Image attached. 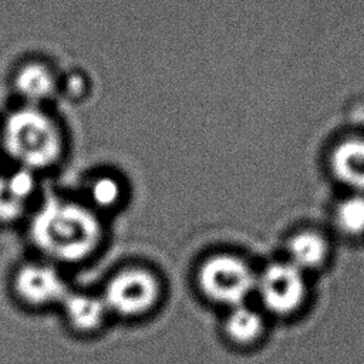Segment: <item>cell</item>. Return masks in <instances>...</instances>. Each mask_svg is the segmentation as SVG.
I'll list each match as a JSON object with an SVG mask.
<instances>
[{"instance_id": "1", "label": "cell", "mask_w": 364, "mask_h": 364, "mask_svg": "<svg viewBox=\"0 0 364 364\" xmlns=\"http://www.w3.org/2000/svg\"><path fill=\"white\" fill-rule=\"evenodd\" d=\"M101 222L92 206L71 199H46L30 220V237L47 256L63 262H78L100 245Z\"/></svg>"}, {"instance_id": "3", "label": "cell", "mask_w": 364, "mask_h": 364, "mask_svg": "<svg viewBox=\"0 0 364 364\" xmlns=\"http://www.w3.org/2000/svg\"><path fill=\"white\" fill-rule=\"evenodd\" d=\"M198 283L213 301L239 306L256 287V276L249 264L232 255H215L206 259L198 273Z\"/></svg>"}, {"instance_id": "5", "label": "cell", "mask_w": 364, "mask_h": 364, "mask_svg": "<svg viewBox=\"0 0 364 364\" xmlns=\"http://www.w3.org/2000/svg\"><path fill=\"white\" fill-rule=\"evenodd\" d=\"M158 291L159 284L152 273L142 269H128L108 282L102 300L111 311L122 316H136L154 306Z\"/></svg>"}, {"instance_id": "13", "label": "cell", "mask_w": 364, "mask_h": 364, "mask_svg": "<svg viewBox=\"0 0 364 364\" xmlns=\"http://www.w3.org/2000/svg\"><path fill=\"white\" fill-rule=\"evenodd\" d=\"M336 222L338 229L347 235L364 233V195L355 193L344 199L337 206Z\"/></svg>"}, {"instance_id": "4", "label": "cell", "mask_w": 364, "mask_h": 364, "mask_svg": "<svg viewBox=\"0 0 364 364\" xmlns=\"http://www.w3.org/2000/svg\"><path fill=\"white\" fill-rule=\"evenodd\" d=\"M263 306L273 314L287 316L296 311L306 297L303 272L290 262L269 264L256 279Z\"/></svg>"}, {"instance_id": "6", "label": "cell", "mask_w": 364, "mask_h": 364, "mask_svg": "<svg viewBox=\"0 0 364 364\" xmlns=\"http://www.w3.org/2000/svg\"><path fill=\"white\" fill-rule=\"evenodd\" d=\"M18 296L30 304H50L61 301L68 294L57 270L44 264L23 266L14 280Z\"/></svg>"}, {"instance_id": "12", "label": "cell", "mask_w": 364, "mask_h": 364, "mask_svg": "<svg viewBox=\"0 0 364 364\" xmlns=\"http://www.w3.org/2000/svg\"><path fill=\"white\" fill-rule=\"evenodd\" d=\"M225 330L229 338L235 343L249 344L260 337L263 331V318L256 310L243 303L232 307L225 323Z\"/></svg>"}, {"instance_id": "11", "label": "cell", "mask_w": 364, "mask_h": 364, "mask_svg": "<svg viewBox=\"0 0 364 364\" xmlns=\"http://www.w3.org/2000/svg\"><path fill=\"white\" fill-rule=\"evenodd\" d=\"M289 262L299 270H313L321 266L327 257L324 239L314 232H300L287 243Z\"/></svg>"}, {"instance_id": "9", "label": "cell", "mask_w": 364, "mask_h": 364, "mask_svg": "<svg viewBox=\"0 0 364 364\" xmlns=\"http://www.w3.org/2000/svg\"><path fill=\"white\" fill-rule=\"evenodd\" d=\"M63 304L70 323L78 330L97 328L108 310L102 297L85 293H68Z\"/></svg>"}, {"instance_id": "10", "label": "cell", "mask_w": 364, "mask_h": 364, "mask_svg": "<svg viewBox=\"0 0 364 364\" xmlns=\"http://www.w3.org/2000/svg\"><path fill=\"white\" fill-rule=\"evenodd\" d=\"M31 175L18 169L9 178H0V220H11L21 213L34 186Z\"/></svg>"}, {"instance_id": "2", "label": "cell", "mask_w": 364, "mask_h": 364, "mask_svg": "<svg viewBox=\"0 0 364 364\" xmlns=\"http://www.w3.org/2000/svg\"><path fill=\"white\" fill-rule=\"evenodd\" d=\"M4 154L27 172L53 168L64 154V134L41 107L21 105L4 118L0 128Z\"/></svg>"}, {"instance_id": "7", "label": "cell", "mask_w": 364, "mask_h": 364, "mask_svg": "<svg viewBox=\"0 0 364 364\" xmlns=\"http://www.w3.org/2000/svg\"><path fill=\"white\" fill-rule=\"evenodd\" d=\"M13 85L24 105L41 107V104L53 98L58 84L48 65L38 61H30L17 68L13 77Z\"/></svg>"}, {"instance_id": "8", "label": "cell", "mask_w": 364, "mask_h": 364, "mask_svg": "<svg viewBox=\"0 0 364 364\" xmlns=\"http://www.w3.org/2000/svg\"><path fill=\"white\" fill-rule=\"evenodd\" d=\"M330 166L340 182L364 193V139L351 138L340 142L330 156Z\"/></svg>"}, {"instance_id": "14", "label": "cell", "mask_w": 364, "mask_h": 364, "mask_svg": "<svg viewBox=\"0 0 364 364\" xmlns=\"http://www.w3.org/2000/svg\"><path fill=\"white\" fill-rule=\"evenodd\" d=\"M87 191L90 203L101 209H108L119 203L124 193L119 179L109 175H101L94 178L90 182Z\"/></svg>"}]
</instances>
